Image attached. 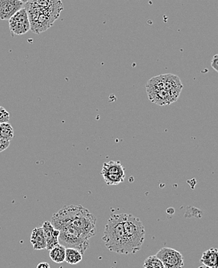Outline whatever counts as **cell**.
Returning a JSON list of instances; mask_svg holds the SVG:
<instances>
[{
  "instance_id": "cell-1",
  "label": "cell",
  "mask_w": 218,
  "mask_h": 268,
  "mask_svg": "<svg viewBox=\"0 0 218 268\" xmlns=\"http://www.w3.org/2000/svg\"><path fill=\"white\" fill-rule=\"evenodd\" d=\"M182 87L177 76L165 74L150 79L147 83L146 91L150 101L163 107L177 101Z\"/></svg>"
},
{
  "instance_id": "cell-2",
  "label": "cell",
  "mask_w": 218,
  "mask_h": 268,
  "mask_svg": "<svg viewBox=\"0 0 218 268\" xmlns=\"http://www.w3.org/2000/svg\"><path fill=\"white\" fill-rule=\"evenodd\" d=\"M123 220V214H113L110 216L104 229L103 241L110 251L130 254Z\"/></svg>"
},
{
  "instance_id": "cell-3",
  "label": "cell",
  "mask_w": 218,
  "mask_h": 268,
  "mask_svg": "<svg viewBox=\"0 0 218 268\" xmlns=\"http://www.w3.org/2000/svg\"><path fill=\"white\" fill-rule=\"evenodd\" d=\"M123 228L130 254H136L144 244L145 230L139 218L132 214H123Z\"/></svg>"
},
{
  "instance_id": "cell-4",
  "label": "cell",
  "mask_w": 218,
  "mask_h": 268,
  "mask_svg": "<svg viewBox=\"0 0 218 268\" xmlns=\"http://www.w3.org/2000/svg\"><path fill=\"white\" fill-rule=\"evenodd\" d=\"M24 8L30 20V30L37 35L46 31L60 16L48 10L38 8L28 2L24 4Z\"/></svg>"
},
{
  "instance_id": "cell-5",
  "label": "cell",
  "mask_w": 218,
  "mask_h": 268,
  "mask_svg": "<svg viewBox=\"0 0 218 268\" xmlns=\"http://www.w3.org/2000/svg\"><path fill=\"white\" fill-rule=\"evenodd\" d=\"M58 242L66 248H74L82 254L89 247V240L83 237L73 225L71 224L59 230Z\"/></svg>"
},
{
  "instance_id": "cell-6",
  "label": "cell",
  "mask_w": 218,
  "mask_h": 268,
  "mask_svg": "<svg viewBox=\"0 0 218 268\" xmlns=\"http://www.w3.org/2000/svg\"><path fill=\"white\" fill-rule=\"evenodd\" d=\"M96 223H97V219L95 216L82 206H81L79 213L72 222V225L89 241L95 236Z\"/></svg>"
},
{
  "instance_id": "cell-7",
  "label": "cell",
  "mask_w": 218,
  "mask_h": 268,
  "mask_svg": "<svg viewBox=\"0 0 218 268\" xmlns=\"http://www.w3.org/2000/svg\"><path fill=\"white\" fill-rule=\"evenodd\" d=\"M101 175L107 185H117L124 181L125 169L120 161L110 160L103 165Z\"/></svg>"
},
{
  "instance_id": "cell-8",
  "label": "cell",
  "mask_w": 218,
  "mask_h": 268,
  "mask_svg": "<svg viewBox=\"0 0 218 268\" xmlns=\"http://www.w3.org/2000/svg\"><path fill=\"white\" fill-rule=\"evenodd\" d=\"M82 206H67L54 213L51 217V224L54 229L61 230L63 228L72 224V222L79 213Z\"/></svg>"
},
{
  "instance_id": "cell-9",
  "label": "cell",
  "mask_w": 218,
  "mask_h": 268,
  "mask_svg": "<svg viewBox=\"0 0 218 268\" xmlns=\"http://www.w3.org/2000/svg\"><path fill=\"white\" fill-rule=\"evenodd\" d=\"M9 26L11 33L15 35H23L30 30V20L24 7L9 20Z\"/></svg>"
},
{
  "instance_id": "cell-10",
  "label": "cell",
  "mask_w": 218,
  "mask_h": 268,
  "mask_svg": "<svg viewBox=\"0 0 218 268\" xmlns=\"http://www.w3.org/2000/svg\"><path fill=\"white\" fill-rule=\"evenodd\" d=\"M156 257L163 262L166 268H182L184 265L182 254L172 248L163 247L158 252Z\"/></svg>"
},
{
  "instance_id": "cell-11",
  "label": "cell",
  "mask_w": 218,
  "mask_h": 268,
  "mask_svg": "<svg viewBox=\"0 0 218 268\" xmlns=\"http://www.w3.org/2000/svg\"><path fill=\"white\" fill-rule=\"evenodd\" d=\"M23 7L24 4L20 0H0V20H10Z\"/></svg>"
},
{
  "instance_id": "cell-12",
  "label": "cell",
  "mask_w": 218,
  "mask_h": 268,
  "mask_svg": "<svg viewBox=\"0 0 218 268\" xmlns=\"http://www.w3.org/2000/svg\"><path fill=\"white\" fill-rule=\"evenodd\" d=\"M41 227L43 228L45 237H46L47 250H51L53 247L59 244V242H58L59 230L54 229L50 221H45Z\"/></svg>"
},
{
  "instance_id": "cell-13",
  "label": "cell",
  "mask_w": 218,
  "mask_h": 268,
  "mask_svg": "<svg viewBox=\"0 0 218 268\" xmlns=\"http://www.w3.org/2000/svg\"><path fill=\"white\" fill-rule=\"evenodd\" d=\"M32 5L42 9V10H48L56 14H61L63 10V4L61 0H30L29 2Z\"/></svg>"
},
{
  "instance_id": "cell-14",
  "label": "cell",
  "mask_w": 218,
  "mask_h": 268,
  "mask_svg": "<svg viewBox=\"0 0 218 268\" xmlns=\"http://www.w3.org/2000/svg\"><path fill=\"white\" fill-rule=\"evenodd\" d=\"M30 243L35 250H41L47 248L46 237L42 227H36L33 229L30 236Z\"/></svg>"
},
{
  "instance_id": "cell-15",
  "label": "cell",
  "mask_w": 218,
  "mask_h": 268,
  "mask_svg": "<svg viewBox=\"0 0 218 268\" xmlns=\"http://www.w3.org/2000/svg\"><path fill=\"white\" fill-rule=\"evenodd\" d=\"M200 262L209 268H218V250L210 248L203 252Z\"/></svg>"
},
{
  "instance_id": "cell-16",
  "label": "cell",
  "mask_w": 218,
  "mask_h": 268,
  "mask_svg": "<svg viewBox=\"0 0 218 268\" xmlns=\"http://www.w3.org/2000/svg\"><path fill=\"white\" fill-rule=\"evenodd\" d=\"M49 251L51 260L54 261V263H61L65 261V259H66V247L58 244V245L53 247Z\"/></svg>"
},
{
  "instance_id": "cell-17",
  "label": "cell",
  "mask_w": 218,
  "mask_h": 268,
  "mask_svg": "<svg viewBox=\"0 0 218 268\" xmlns=\"http://www.w3.org/2000/svg\"><path fill=\"white\" fill-rule=\"evenodd\" d=\"M82 260V254L80 251L74 248H66V259H65V261L67 262L69 264H77Z\"/></svg>"
},
{
  "instance_id": "cell-18",
  "label": "cell",
  "mask_w": 218,
  "mask_h": 268,
  "mask_svg": "<svg viewBox=\"0 0 218 268\" xmlns=\"http://www.w3.org/2000/svg\"><path fill=\"white\" fill-rule=\"evenodd\" d=\"M0 136L11 141L14 137V130L13 126L9 123H0Z\"/></svg>"
},
{
  "instance_id": "cell-19",
  "label": "cell",
  "mask_w": 218,
  "mask_h": 268,
  "mask_svg": "<svg viewBox=\"0 0 218 268\" xmlns=\"http://www.w3.org/2000/svg\"><path fill=\"white\" fill-rule=\"evenodd\" d=\"M144 268H166L163 262L154 256H150L144 262Z\"/></svg>"
},
{
  "instance_id": "cell-20",
  "label": "cell",
  "mask_w": 218,
  "mask_h": 268,
  "mask_svg": "<svg viewBox=\"0 0 218 268\" xmlns=\"http://www.w3.org/2000/svg\"><path fill=\"white\" fill-rule=\"evenodd\" d=\"M10 119V113L4 107H0V123H8Z\"/></svg>"
},
{
  "instance_id": "cell-21",
  "label": "cell",
  "mask_w": 218,
  "mask_h": 268,
  "mask_svg": "<svg viewBox=\"0 0 218 268\" xmlns=\"http://www.w3.org/2000/svg\"><path fill=\"white\" fill-rule=\"evenodd\" d=\"M210 64H211V67L218 73V54L213 56Z\"/></svg>"
},
{
  "instance_id": "cell-22",
  "label": "cell",
  "mask_w": 218,
  "mask_h": 268,
  "mask_svg": "<svg viewBox=\"0 0 218 268\" xmlns=\"http://www.w3.org/2000/svg\"><path fill=\"white\" fill-rule=\"evenodd\" d=\"M37 268H51L50 264L47 262H41V263H38Z\"/></svg>"
},
{
  "instance_id": "cell-23",
  "label": "cell",
  "mask_w": 218,
  "mask_h": 268,
  "mask_svg": "<svg viewBox=\"0 0 218 268\" xmlns=\"http://www.w3.org/2000/svg\"><path fill=\"white\" fill-rule=\"evenodd\" d=\"M30 0H22V2L23 3V4H26V3L29 2Z\"/></svg>"
},
{
  "instance_id": "cell-24",
  "label": "cell",
  "mask_w": 218,
  "mask_h": 268,
  "mask_svg": "<svg viewBox=\"0 0 218 268\" xmlns=\"http://www.w3.org/2000/svg\"><path fill=\"white\" fill-rule=\"evenodd\" d=\"M198 268H209V267H207V266H204V265H203V266H199Z\"/></svg>"
},
{
  "instance_id": "cell-25",
  "label": "cell",
  "mask_w": 218,
  "mask_h": 268,
  "mask_svg": "<svg viewBox=\"0 0 218 268\" xmlns=\"http://www.w3.org/2000/svg\"><path fill=\"white\" fill-rule=\"evenodd\" d=\"M1 138V137H0ZM2 152V151H1V148H0V153Z\"/></svg>"
},
{
  "instance_id": "cell-26",
  "label": "cell",
  "mask_w": 218,
  "mask_h": 268,
  "mask_svg": "<svg viewBox=\"0 0 218 268\" xmlns=\"http://www.w3.org/2000/svg\"><path fill=\"white\" fill-rule=\"evenodd\" d=\"M20 1H22V0H20Z\"/></svg>"
},
{
  "instance_id": "cell-27",
  "label": "cell",
  "mask_w": 218,
  "mask_h": 268,
  "mask_svg": "<svg viewBox=\"0 0 218 268\" xmlns=\"http://www.w3.org/2000/svg\"><path fill=\"white\" fill-rule=\"evenodd\" d=\"M0 137H1V136H0Z\"/></svg>"
}]
</instances>
